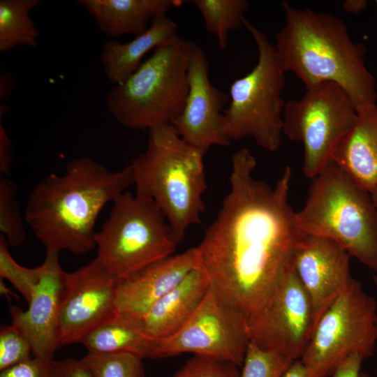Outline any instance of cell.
<instances>
[{
    "label": "cell",
    "mask_w": 377,
    "mask_h": 377,
    "mask_svg": "<svg viewBox=\"0 0 377 377\" xmlns=\"http://www.w3.org/2000/svg\"><path fill=\"white\" fill-rule=\"evenodd\" d=\"M256 166L247 148L232 155L230 191L197 246L211 288L245 321L293 265L306 235L288 202L291 168L272 188L253 176Z\"/></svg>",
    "instance_id": "obj_1"
},
{
    "label": "cell",
    "mask_w": 377,
    "mask_h": 377,
    "mask_svg": "<svg viewBox=\"0 0 377 377\" xmlns=\"http://www.w3.org/2000/svg\"><path fill=\"white\" fill-rule=\"evenodd\" d=\"M134 185L130 165L111 171L87 158L71 161L32 190L24 218L46 251L83 255L96 246L95 224L102 209Z\"/></svg>",
    "instance_id": "obj_2"
},
{
    "label": "cell",
    "mask_w": 377,
    "mask_h": 377,
    "mask_svg": "<svg viewBox=\"0 0 377 377\" xmlns=\"http://www.w3.org/2000/svg\"><path fill=\"white\" fill-rule=\"evenodd\" d=\"M286 22L274 45L285 72L306 88L323 82L340 86L357 112L376 105V81L365 64L367 47L354 42L346 24L333 15L299 9L283 1Z\"/></svg>",
    "instance_id": "obj_3"
},
{
    "label": "cell",
    "mask_w": 377,
    "mask_h": 377,
    "mask_svg": "<svg viewBox=\"0 0 377 377\" xmlns=\"http://www.w3.org/2000/svg\"><path fill=\"white\" fill-rule=\"evenodd\" d=\"M148 132L146 149L129 164L135 193L157 205L180 243L190 227L200 224L205 211V154L186 143L171 124Z\"/></svg>",
    "instance_id": "obj_4"
},
{
    "label": "cell",
    "mask_w": 377,
    "mask_h": 377,
    "mask_svg": "<svg viewBox=\"0 0 377 377\" xmlns=\"http://www.w3.org/2000/svg\"><path fill=\"white\" fill-rule=\"evenodd\" d=\"M311 179L305 203L296 212L301 230L336 242L377 273V210L371 193L333 161Z\"/></svg>",
    "instance_id": "obj_5"
},
{
    "label": "cell",
    "mask_w": 377,
    "mask_h": 377,
    "mask_svg": "<svg viewBox=\"0 0 377 377\" xmlns=\"http://www.w3.org/2000/svg\"><path fill=\"white\" fill-rule=\"evenodd\" d=\"M194 44L177 36L154 49L126 81L108 92L106 104L111 115L124 126L135 130L149 131L170 124L185 104Z\"/></svg>",
    "instance_id": "obj_6"
},
{
    "label": "cell",
    "mask_w": 377,
    "mask_h": 377,
    "mask_svg": "<svg viewBox=\"0 0 377 377\" xmlns=\"http://www.w3.org/2000/svg\"><path fill=\"white\" fill-rule=\"evenodd\" d=\"M243 25L256 43L258 59L249 73L230 87V103L223 111L225 133L230 142L251 138L273 152L281 143L286 72L267 36L245 17Z\"/></svg>",
    "instance_id": "obj_7"
},
{
    "label": "cell",
    "mask_w": 377,
    "mask_h": 377,
    "mask_svg": "<svg viewBox=\"0 0 377 377\" xmlns=\"http://www.w3.org/2000/svg\"><path fill=\"white\" fill-rule=\"evenodd\" d=\"M112 203L95 235V259L108 273L122 279L172 255L179 242L151 198L126 191Z\"/></svg>",
    "instance_id": "obj_8"
},
{
    "label": "cell",
    "mask_w": 377,
    "mask_h": 377,
    "mask_svg": "<svg viewBox=\"0 0 377 377\" xmlns=\"http://www.w3.org/2000/svg\"><path fill=\"white\" fill-rule=\"evenodd\" d=\"M376 299L354 279L318 320L300 360L311 377L332 376L349 355H374Z\"/></svg>",
    "instance_id": "obj_9"
},
{
    "label": "cell",
    "mask_w": 377,
    "mask_h": 377,
    "mask_svg": "<svg viewBox=\"0 0 377 377\" xmlns=\"http://www.w3.org/2000/svg\"><path fill=\"white\" fill-rule=\"evenodd\" d=\"M357 116L350 96L333 82L307 87L300 100L286 102L283 133L302 143V170L307 178H313L332 161L335 148L352 129Z\"/></svg>",
    "instance_id": "obj_10"
},
{
    "label": "cell",
    "mask_w": 377,
    "mask_h": 377,
    "mask_svg": "<svg viewBox=\"0 0 377 377\" xmlns=\"http://www.w3.org/2000/svg\"><path fill=\"white\" fill-rule=\"evenodd\" d=\"M249 341L300 360L315 330L312 304L294 268L277 280L260 306L246 320Z\"/></svg>",
    "instance_id": "obj_11"
},
{
    "label": "cell",
    "mask_w": 377,
    "mask_h": 377,
    "mask_svg": "<svg viewBox=\"0 0 377 377\" xmlns=\"http://www.w3.org/2000/svg\"><path fill=\"white\" fill-rule=\"evenodd\" d=\"M249 338L245 320L228 308L209 288L185 325L160 339V357L193 353L242 366Z\"/></svg>",
    "instance_id": "obj_12"
},
{
    "label": "cell",
    "mask_w": 377,
    "mask_h": 377,
    "mask_svg": "<svg viewBox=\"0 0 377 377\" xmlns=\"http://www.w3.org/2000/svg\"><path fill=\"white\" fill-rule=\"evenodd\" d=\"M119 279L96 259L66 272L57 323L59 346L80 343L89 332L117 316Z\"/></svg>",
    "instance_id": "obj_13"
},
{
    "label": "cell",
    "mask_w": 377,
    "mask_h": 377,
    "mask_svg": "<svg viewBox=\"0 0 377 377\" xmlns=\"http://www.w3.org/2000/svg\"><path fill=\"white\" fill-rule=\"evenodd\" d=\"M187 76L188 91L184 106L170 124L186 143L204 154L212 146H228L223 111L230 96L211 83L206 54L195 43Z\"/></svg>",
    "instance_id": "obj_14"
},
{
    "label": "cell",
    "mask_w": 377,
    "mask_h": 377,
    "mask_svg": "<svg viewBox=\"0 0 377 377\" xmlns=\"http://www.w3.org/2000/svg\"><path fill=\"white\" fill-rule=\"evenodd\" d=\"M350 256L336 242L306 235L294 255V268L310 298L315 323L354 279Z\"/></svg>",
    "instance_id": "obj_15"
},
{
    "label": "cell",
    "mask_w": 377,
    "mask_h": 377,
    "mask_svg": "<svg viewBox=\"0 0 377 377\" xmlns=\"http://www.w3.org/2000/svg\"><path fill=\"white\" fill-rule=\"evenodd\" d=\"M59 252L46 251L40 267V281L29 307L22 310L10 305L11 324L20 330L31 344L34 357L53 359L59 347L58 316L66 287V274L61 267Z\"/></svg>",
    "instance_id": "obj_16"
},
{
    "label": "cell",
    "mask_w": 377,
    "mask_h": 377,
    "mask_svg": "<svg viewBox=\"0 0 377 377\" xmlns=\"http://www.w3.org/2000/svg\"><path fill=\"white\" fill-rule=\"evenodd\" d=\"M200 265L199 251L195 246L119 279L116 299L118 314L140 320L155 302Z\"/></svg>",
    "instance_id": "obj_17"
},
{
    "label": "cell",
    "mask_w": 377,
    "mask_h": 377,
    "mask_svg": "<svg viewBox=\"0 0 377 377\" xmlns=\"http://www.w3.org/2000/svg\"><path fill=\"white\" fill-rule=\"evenodd\" d=\"M210 286L206 272L200 265L138 320L142 330L156 339L172 336L189 320Z\"/></svg>",
    "instance_id": "obj_18"
},
{
    "label": "cell",
    "mask_w": 377,
    "mask_h": 377,
    "mask_svg": "<svg viewBox=\"0 0 377 377\" xmlns=\"http://www.w3.org/2000/svg\"><path fill=\"white\" fill-rule=\"evenodd\" d=\"M357 113L355 125L335 148L332 161L370 193L377 184V105Z\"/></svg>",
    "instance_id": "obj_19"
},
{
    "label": "cell",
    "mask_w": 377,
    "mask_h": 377,
    "mask_svg": "<svg viewBox=\"0 0 377 377\" xmlns=\"http://www.w3.org/2000/svg\"><path fill=\"white\" fill-rule=\"evenodd\" d=\"M99 30L111 37L135 36L149 28L148 23L182 5V0H79Z\"/></svg>",
    "instance_id": "obj_20"
},
{
    "label": "cell",
    "mask_w": 377,
    "mask_h": 377,
    "mask_svg": "<svg viewBox=\"0 0 377 377\" xmlns=\"http://www.w3.org/2000/svg\"><path fill=\"white\" fill-rule=\"evenodd\" d=\"M177 36V24L165 15L152 20L147 31L128 42L107 40L101 54L106 76L114 85L123 83L140 66L147 53Z\"/></svg>",
    "instance_id": "obj_21"
},
{
    "label": "cell",
    "mask_w": 377,
    "mask_h": 377,
    "mask_svg": "<svg viewBox=\"0 0 377 377\" xmlns=\"http://www.w3.org/2000/svg\"><path fill=\"white\" fill-rule=\"evenodd\" d=\"M80 343L89 353H128L142 359L161 358L160 339L147 335L138 320L120 314L89 332Z\"/></svg>",
    "instance_id": "obj_22"
},
{
    "label": "cell",
    "mask_w": 377,
    "mask_h": 377,
    "mask_svg": "<svg viewBox=\"0 0 377 377\" xmlns=\"http://www.w3.org/2000/svg\"><path fill=\"white\" fill-rule=\"evenodd\" d=\"M39 0L0 1V52L18 46L38 47L39 31L30 13L39 6Z\"/></svg>",
    "instance_id": "obj_23"
},
{
    "label": "cell",
    "mask_w": 377,
    "mask_h": 377,
    "mask_svg": "<svg viewBox=\"0 0 377 377\" xmlns=\"http://www.w3.org/2000/svg\"><path fill=\"white\" fill-rule=\"evenodd\" d=\"M200 11L205 29L218 40L221 50L228 47V34L243 25L244 13L249 8L246 0H193Z\"/></svg>",
    "instance_id": "obj_24"
},
{
    "label": "cell",
    "mask_w": 377,
    "mask_h": 377,
    "mask_svg": "<svg viewBox=\"0 0 377 377\" xmlns=\"http://www.w3.org/2000/svg\"><path fill=\"white\" fill-rule=\"evenodd\" d=\"M142 358L128 353L87 352L80 360L94 377H146Z\"/></svg>",
    "instance_id": "obj_25"
},
{
    "label": "cell",
    "mask_w": 377,
    "mask_h": 377,
    "mask_svg": "<svg viewBox=\"0 0 377 377\" xmlns=\"http://www.w3.org/2000/svg\"><path fill=\"white\" fill-rule=\"evenodd\" d=\"M17 188L8 178L0 179V235L9 246L18 247L24 244L27 234L17 201Z\"/></svg>",
    "instance_id": "obj_26"
},
{
    "label": "cell",
    "mask_w": 377,
    "mask_h": 377,
    "mask_svg": "<svg viewBox=\"0 0 377 377\" xmlns=\"http://www.w3.org/2000/svg\"><path fill=\"white\" fill-rule=\"evenodd\" d=\"M294 361L249 341L239 377H281Z\"/></svg>",
    "instance_id": "obj_27"
},
{
    "label": "cell",
    "mask_w": 377,
    "mask_h": 377,
    "mask_svg": "<svg viewBox=\"0 0 377 377\" xmlns=\"http://www.w3.org/2000/svg\"><path fill=\"white\" fill-rule=\"evenodd\" d=\"M5 237L0 235V276L6 279L22 295L29 304L40 277V267L27 268L11 256Z\"/></svg>",
    "instance_id": "obj_28"
},
{
    "label": "cell",
    "mask_w": 377,
    "mask_h": 377,
    "mask_svg": "<svg viewBox=\"0 0 377 377\" xmlns=\"http://www.w3.org/2000/svg\"><path fill=\"white\" fill-rule=\"evenodd\" d=\"M31 347L26 337L13 325L0 329V371L29 360Z\"/></svg>",
    "instance_id": "obj_29"
},
{
    "label": "cell",
    "mask_w": 377,
    "mask_h": 377,
    "mask_svg": "<svg viewBox=\"0 0 377 377\" xmlns=\"http://www.w3.org/2000/svg\"><path fill=\"white\" fill-rule=\"evenodd\" d=\"M237 364L201 355H194L172 377H239Z\"/></svg>",
    "instance_id": "obj_30"
},
{
    "label": "cell",
    "mask_w": 377,
    "mask_h": 377,
    "mask_svg": "<svg viewBox=\"0 0 377 377\" xmlns=\"http://www.w3.org/2000/svg\"><path fill=\"white\" fill-rule=\"evenodd\" d=\"M54 359L34 357L1 371L0 377H53Z\"/></svg>",
    "instance_id": "obj_31"
},
{
    "label": "cell",
    "mask_w": 377,
    "mask_h": 377,
    "mask_svg": "<svg viewBox=\"0 0 377 377\" xmlns=\"http://www.w3.org/2000/svg\"><path fill=\"white\" fill-rule=\"evenodd\" d=\"M53 377H94L80 361L66 358L54 362Z\"/></svg>",
    "instance_id": "obj_32"
},
{
    "label": "cell",
    "mask_w": 377,
    "mask_h": 377,
    "mask_svg": "<svg viewBox=\"0 0 377 377\" xmlns=\"http://www.w3.org/2000/svg\"><path fill=\"white\" fill-rule=\"evenodd\" d=\"M13 159V144L1 123H0V173L8 175Z\"/></svg>",
    "instance_id": "obj_33"
},
{
    "label": "cell",
    "mask_w": 377,
    "mask_h": 377,
    "mask_svg": "<svg viewBox=\"0 0 377 377\" xmlns=\"http://www.w3.org/2000/svg\"><path fill=\"white\" fill-rule=\"evenodd\" d=\"M363 360L360 354H351L339 365L332 377H360Z\"/></svg>",
    "instance_id": "obj_34"
},
{
    "label": "cell",
    "mask_w": 377,
    "mask_h": 377,
    "mask_svg": "<svg viewBox=\"0 0 377 377\" xmlns=\"http://www.w3.org/2000/svg\"><path fill=\"white\" fill-rule=\"evenodd\" d=\"M14 77L9 72L2 71L0 73V100L5 101L12 94L14 88Z\"/></svg>",
    "instance_id": "obj_35"
},
{
    "label": "cell",
    "mask_w": 377,
    "mask_h": 377,
    "mask_svg": "<svg viewBox=\"0 0 377 377\" xmlns=\"http://www.w3.org/2000/svg\"><path fill=\"white\" fill-rule=\"evenodd\" d=\"M281 377H311L300 360H295Z\"/></svg>",
    "instance_id": "obj_36"
},
{
    "label": "cell",
    "mask_w": 377,
    "mask_h": 377,
    "mask_svg": "<svg viewBox=\"0 0 377 377\" xmlns=\"http://www.w3.org/2000/svg\"><path fill=\"white\" fill-rule=\"evenodd\" d=\"M367 6L365 0H347L343 3L345 11L351 14H358L364 10Z\"/></svg>",
    "instance_id": "obj_37"
},
{
    "label": "cell",
    "mask_w": 377,
    "mask_h": 377,
    "mask_svg": "<svg viewBox=\"0 0 377 377\" xmlns=\"http://www.w3.org/2000/svg\"><path fill=\"white\" fill-rule=\"evenodd\" d=\"M9 108L3 103L0 104V119L1 121L2 117L3 118L8 113Z\"/></svg>",
    "instance_id": "obj_38"
},
{
    "label": "cell",
    "mask_w": 377,
    "mask_h": 377,
    "mask_svg": "<svg viewBox=\"0 0 377 377\" xmlns=\"http://www.w3.org/2000/svg\"><path fill=\"white\" fill-rule=\"evenodd\" d=\"M372 281H373V284H374L375 291H376V303H377V275L376 274H374L372 276ZM376 340H377V306H376Z\"/></svg>",
    "instance_id": "obj_39"
},
{
    "label": "cell",
    "mask_w": 377,
    "mask_h": 377,
    "mask_svg": "<svg viewBox=\"0 0 377 377\" xmlns=\"http://www.w3.org/2000/svg\"><path fill=\"white\" fill-rule=\"evenodd\" d=\"M371 198L373 200L374 204L376 207V209L377 210V184L376 186L372 189V191L370 192Z\"/></svg>",
    "instance_id": "obj_40"
},
{
    "label": "cell",
    "mask_w": 377,
    "mask_h": 377,
    "mask_svg": "<svg viewBox=\"0 0 377 377\" xmlns=\"http://www.w3.org/2000/svg\"><path fill=\"white\" fill-rule=\"evenodd\" d=\"M360 377H371V376L369 374H367L366 372H364V371H362L360 373Z\"/></svg>",
    "instance_id": "obj_41"
},
{
    "label": "cell",
    "mask_w": 377,
    "mask_h": 377,
    "mask_svg": "<svg viewBox=\"0 0 377 377\" xmlns=\"http://www.w3.org/2000/svg\"><path fill=\"white\" fill-rule=\"evenodd\" d=\"M375 4H376V8H377V0L375 1Z\"/></svg>",
    "instance_id": "obj_42"
}]
</instances>
